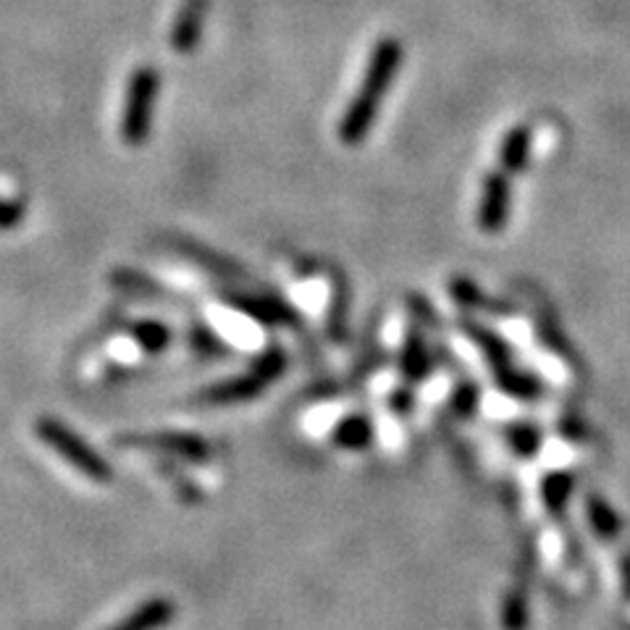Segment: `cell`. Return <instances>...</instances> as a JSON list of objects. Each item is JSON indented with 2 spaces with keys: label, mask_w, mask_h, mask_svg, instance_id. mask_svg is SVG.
<instances>
[{
  "label": "cell",
  "mask_w": 630,
  "mask_h": 630,
  "mask_svg": "<svg viewBox=\"0 0 630 630\" xmlns=\"http://www.w3.org/2000/svg\"><path fill=\"white\" fill-rule=\"evenodd\" d=\"M402 51L397 45V40H379V45L373 47L366 72H362L360 90L349 100L347 111L339 121V140L345 145H358L362 137L368 134L376 111H379V102L389 90V82L394 79Z\"/></svg>",
  "instance_id": "cell-1"
},
{
  "label": "cell",
  "mask_w": 630,
  "mask_h": 630,
  "mask_svg": "<svg viewBox=\"0 0 630 630\" xmlns=\"http://www.w3.org/2000/svg\"><path fill=\"white\" fill-rule=\"evenodd\" d=\"M158 87H161V77H158L153 66L134 68L132 77H129L124 111H121V140H124L129 148H140L150 137Z\"/></svg>",
  "instance_id": "cell-2"
},
{
  "label": "cell",
  "mask_w": 630,
  "mask_h": 630,
  "mask_svg": "<svg viewBox=\"0 0 630 630\" xmlns=\"http://www.w3.org/2000/svg\"><path fill=\"white\" fill-rule=\"evenodd\" d=\"M34 434L43 439V444H47V447L56 452V455L64 457L74 470H79L82 476L93 478V481L98 484H108L113 478L111 468L102 463L98 452L87 447L72 428L58 423L56 417H37V423H34Z\"/></svg>",
  "instance_id": "cell-3"
},
{
  "label": "cell",
  "mask_w": 630,
  "mask_h": 630,
  "mask_svg": "<svg viewBox=\"0 0 630 630\" xmlns=\"http://www.w3.org/2000/svg\"><path fill=\"white\" fill-rule=\"evenodd\" d=\"M208 9H210V0H182L180 11H176L174 24H171V32H169L171 51L180 53V56H189V53L197 51Z\"/></svg>",
  "instance_id": "cell-4"
},
{
  "label": "cell",
  "mask_w": 630,
  "mask_h": 630,
  "mask_svg": "<svg viewBox=\"0 0 630 630\" xmlns=\"http://www.w3.org/2000/svg\"><path fill=\"white\" fill-rule=\"evenodd\" d=\"M510 214V180L507 171L499 169L484 180L481 203H478V226L486 231H497Z\"/></svg>",
  "instance_id": "cell-5"
},
{
  "label": "cell",
  "mask_w": 630,
  "mask_h": 630,
  "mask_svg": "<svg viewBox=\"0 0 630 630\" xmlns=\"http://www.w3.org/2000/svg\"><path fill=\"white\" fill-rule=\"evenodd\" d=\"M176 618V605L171 599L155 597L142 601L134 612H129L124 620H119L108 630H161Z\"/></svg>",
  "instance_id": "cell-6"
},
{
  "label": "cell",
  "mask_w": 630,
  "mask_h": 630,
  "mask_svg": "<svg viewBox=\"0 0 630 630\" xmlns=\"http://www.w3.org/2000/svg\"><path fill=\"white\" fill-rule=\"evenodd\" d=\"M26 205L22 200H9V197H0V231L17 229L24 221Z\"/></svg>",
  "instance_id": "cell-7"
}]
</instances>
